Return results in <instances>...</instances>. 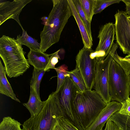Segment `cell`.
I'll list each match as a JSON object with an SVG mask.
<instances>
[{
    "instance_id": "8",
    "label": "cell",
    "mask_w": 130,
    "mask_h": 130,
    "mask_svg": "<svg viewBox=\"0 0 130 130\" xmlns=\"http://www.w3.org/2000/svg\"><path fill=\"white\" fill-rule=\"evenodd\" d=\"M93 50L84 46L76 58V68L79 70L88 89L92 90L94 80L96 60L90 54Z\"/></svg>"
},
{
    "instance_id": "18",
    "label": "cell",
    "mask_w": 130,
    "mask_h": 130,
    "mask_svg": "<svg viewBox=\"0 0 130 130\" xmlns=\"http://www.w3.org/2000/svg\"><path fill=\"white\" fill-rule=\"evenodd\" d=\"M118 112L112 115L108 120L114 122L122 130H130V116L120 114Z\"/></svg>"
},
{
    "instance_id": "38",
    "label": "cell",
    "mask_w": 130,
    "mask_h": 130,
    "mask_svg": "<svg viewBox=\"0 0 130 130\" xmlns=\"http://www.w3.org/2000/svg\"><path fill=\"white\" fill-rule=\"evenodd\" d=\"M104 130H106V129H105Z\"/></svg>"
},
{
    "instance_id": "32",
    "label": "cell",
    "mask_w": 130,
    "mask_h": 130,
    "mask_svg": "<svg viewBox=\"0 0 130 130\" xmlns=\"http://www.w3.org/2000/svg\"><path fill=\"white\" fill-rule=\"evenodd\" d=\"M52 130H60L57 123V121L53 126Z\"/></svg>"
},
{
    "instance_id": "36",
    "label": "cell",
    "mask_w": 130,
    "mask_h": 130,
    "mask_svg": "<svg viewBox=\"0 0 130 130\" xmlns=\"http://www.w3.org/2000/svg\"><path fill=\"white\" fill-rule=\"evenodd\" d=\"M128 17L129 20V21H130V17H129L128 16Z\"/></svg>"
},
{
    "instance_id": "28",
    "label": "cell",
    "mask_w": 130,
    "mask_h": 130,
    "mask_svg": "<svg viewBox=\"0 0 130 130\" xmlns=\"http://www.w3.org/2000/svg\"><path fill=\"white\" fill-rule=\"evenodd\" d=\"M60 51L59 50L54 53L50 54V59L44 71L46 72L49 71L50 69H55V66L58 62L59 59H60V57L59 55V53Z\"/></svg>"
},
{
    "instance_id": "22",
    "label": "cell",
    "mask_w": 130,
    "mask_h": 130,
    "mask_svg": "<svg viewBox=\"0 0 130 130\" xmlns=\"http://www.w3.org/2000/svg\"><path fill=\"white\" fill-rule=\"evenodd\" d=\"M70 76L77 86L82 91L88 89L79 70L77 68L69 72Z\"/></svg>"
},
{
    "instance_id": "31",
    "label": "cell",
    "mask_w": 130,
    "mask_h": 130,
    "mask_svg": "<svg viewBox=\"0 0 130 130\" xmlns=\"http://www.w3.org/2000/svg\"><path fill=\"white\" fill-rule=\"evenodd\" d=\"M126 5V10L125 11L128 17H130V0H121Z\"/></svg>"
},
{
    "instance_id": "1",
    "label": "cell",
    "mask_w": 130,
    "mask_h": 130,
    "mask_svg": "<svg viewBox=\"0 0 130 130\" xmlns=\"http://www.w3.org/2000/svg\"><path fill=\"white\" fill-rule=\"evenodd\" d=\"M53 7L41 32L40 50L44 53L58 42L61 33L72 15L67 0H52Z\"/></svg>"
},
{
    "instance_id": "23",
    "label": "cell",
    "mask_w": 130,
    "mask_h": 130,
    "mask_svg": "<svg viewBox=\"0 0 130 130\" xmlns=\"http://www.w3.org/2000/svg\"><path fill=\"white\" fill-rule=\"evenodd\" d=\"M96 0H79L82 8L89 20L91 22L94 14Z\"/></svg>"
},
{
    "instance_id": "27",
    "label": "cell",
    "mask_w": 130,
    "mask_h": 130,
    "mask_svg": "<svg viewBox=\"0 0 130 130\" xmlns=\"http://www.w3.org/2000/svg\"><path fill=\"white\" fill-rule=\"evenodd\" d=\"M57 123L60 130H79L63 117L58 118Z\"/></svg>"
},
{
    "instance_id": "34",
    "label": "cell",
    "mask_w": 130,
    "mask_h": 130,
    "mask_svg": "<svg viewBox=\"0 0 130 130\" xmlns=\"http://www.w3.org/2000/svg\"><path fill=\"white\" fill-rule=\"evenodd\" d=\"M124 58L126 59L130 60V54L126 56Z\"/></svg>"
},
{
    "instance_id": "29",
    "label": "cell",
    "mask_w": 130,
    "mask_h": 130,
    "mask_svg": "<svg viewBox=\"0 0 130 130\" xmlns=\"http://www.w3.org/2000/svg\"><path fill=\"white\" fill-rule=\"evenodd\" d=\"M121 104L122 106L118 113L130 116V98L129 97Z\"/></svg>"
},
{
    "instance_id": "21",
    "label": "cell",
    "mask_w": 130,
    "mask_h": 130,
    "mask_svg": "<svg viewBox=\"0 0 130 130\" xmlns=\"http://www.w3.org/2000/svg\"><path fill=\"white\" fill-rule=\"evenodd\" d=\"M72 1L80 18L85 24L91 40L93 41L91 29V22L88 19L83 11L81 7L79 0H72Z\"/></svg>"
},
{
    "instance_id": "6",
    "label": "cell",
    "mask_w": 130,
    "mask_h": 130,
    "mask_svg": "<svg viewBox=\"0 0 130 130\" xmlns=\"http://www.w3.org/2000/svg\"><path fill=\"white\" fill-rule=\"evenodd\" d=\"M80 91L69 75L66 77L59 90L56 92L63 117L79 130H83L76 119L74 108V102L78 92Z\"/></svg>"
},
{
    "instance_id": "25",
    "label": "cell",
    "mask_w": 130,
    "mask_h": 130,
    "mask_svg": "<svg viewBox=\"0 0 130 130\" xmlns=\"http://www.w3.org/2000/svg\"><path fill=\"white\" fill-rule=\"evenodd\" d=\"M121 0H96L94 10V14L101 13L109 6L115 3H119Z\"/></svg>"
},
{
    "instance_id": "35",
    "label": "cell",
    "mask_w": 130,
    "mask_h": 130,
    "mask_svg": "<svg viewBox=\"0 0 130 130\" xmlns=\"http://www.w3.org/2000/svg\"><path fill=\"white\" fill-rule=\"evenodd\" d=\"M128 78H129V82L130 85V74L128 75Z\"/></svg>"
},
{
    "instance_id": "2",
    "label": "cell",
    "mask_w": 130,
    "mask_h": 130,
    "mask_svg": "<svg viewBox=\"0 0 130 130\" xmlns=\"http://www.w3.org/2000/svg\"><path fill=\"white\" fill-rule=\"evenodd\" d=\"M0 56L9 77L22 75L30 67L22 45L14 38L5 35L0 38Z\"/></svg>"
},
{
    "instance_id": "9",
    "label": "cell",
    "mask_w": 130,
    "mask_h": 130,
    "mask_svg": "<svg viewBox=\"0 0 130 130\" xmlns=\"http://www.w3.org/2000/svg\"><path fill=\"white\" fill-rule=\"evenodd\" d=\"M115 34V25L113 23H106L100 28L98 36L99 43L90 54L96 61L104 60L109 54L114 43Z\"/></svg>"
},
{
    "instance_id": "12",
    "label": "cell",
    "mask_w": 130,
    "mask_h": 130,
    "mask_svg": "<svg viewBox=\"0 0 130 130\" xmlns=\"http://www.w3.org/2000/svg\"><path fill=\"white\" fill-rule=\"evenodd\" d=\"M122 105L116 101L109 102L86 130H103L106 123L112 115L119 110Z\"/></svg>"
},
{
    "instance_id": "30",
    "label": "cell",
    "mask_w": 130,
    "mask_h": 130,
    "mask_svg": "<svg viewBox=\"0 0 130 130\" xmlns=\"http://www.w3.org/2000/svg\"><path fill=\"white\" fill-rule=\"evenodd\" d=\"M106 130H119V128L113 121L108 120L106 123Z\"/></svg>"
},
{
    "instance_id": "4",
    "label": "cell",
    "mask_w": 130,
    "mask_h": 130,
    "mask_svg": "<svg viewBox=\"0 0 130 130\" xmlns=\"http://www.w3.org/2000/svg\"><path fill=\"white\" fill-rule=\"evenodd\" d=\"M44 101L40 112L24 122L22 130H52L58 119L63 117L55 91L51 93Z\"/></svg>"
},
{
    "instance_id": "13",
    "label": "cell",
    "mask_w": 130,
    "mask_h": 130,
    "mask_svg": "<svg viewBox=\"0 0 130 130\" xmlns=\"http://www.w3.org/2000/svg\"><path fill=\"white\" fill-rule=\"evenodd\" d=\"M67 1L71 12L72 15L75 18L79 29L84 46L91 49L93 44V41L89 36L85 24L80 18L72 0Z\"/></svg>"
},
{
    "instance_id": "11",
    "label": "cell",
    "mask_w": 130,
    "mask_h": 130,
    "mask_svg": "<svg viewBox=\"0 0 130 130\" xmlns=\"http://www.w3.org/2000/svg\"><path fill=\"white\" fill-rule=\"evenodd\" d=\"M32 0H14L0 2V25L8 19H13L23 29L19 19V15L23 8Z\"/></svg>"
},
{
    "instance_id": "10",
    "label": "cell",
    "mask_w": 130,
    "mask_h": 130,
    "mask_svg": "<svg viewBox=\"0 0 130 130\" xmlns=\"http://www.w3.org/2000/svg\"><path fill=\"white\" fill-rule=\"evenodd\" d=\"M117 43L124 54H130V21L125 11L119 10L115 15Z\"/></svg>"
},
{
    "instance_id": "24",
    "label": "cell",
    "mask_w": 130,
    "mask_h": 130,
    "mask_svg": "<svg viewBox=\"0 0 130 130\" xmlns=\"http://www.w3.org/2000/svg\"><path fill=\"white\" fill-rule=\"evenodd\" d=\"M68 67L65 64L56 68L55 70L57 75V87L55 92L58 91L63 84L66 77L70 75L69 73Z\"/></svg>"
},
{
    "instance_id": "19",
    "label": "cell",
    "mask_w": 130,
    "mask_h": 130,
    "mask_svg": "<svg viewBox=\"0 0 130 130\" xmlns=\"http://www.w3.org/2000/svg\"><path fill=\"white\" fill-rule=\"evenodd\" d=\"M45 72L44 70H38L34 68L32 76L30 82V87L34 89L40 98L39 95L40 84Z\"/></svg>"
},
{
    "instance_id": "3",
    "label": "cell",
    "mask_w": 130,
    "mask_h": 130,
    "mask_svg": "<svg viewBox=\"0 0 130 130\" xmlns=\"http://www.w3.org/2000/svg\"><path fill=\"white\" fill-rule=\"evenodd\" d=\"M107 104L95 90L79 91L74 102L76 119L83 130H86Z\"/></svg>"
},
{
    "instance_id": "37",
    "label": "cell",
    "mask_w": 130,
    "mask_h": 130,
    "mask_svg": "<svg viewBox=\"0 0 130 130\" xmlns=\"http://www.w3.org/2000/svg\"><path fill=\"white\" fill-rule=\"evenodd\" d=\"M119 130H122L121 129H120L119 128Z\"/></svg>"
},
{
    "instance_id": "33",
    "label": "cell",
    "mask_w": 130,
    "mask_h": 130,
    "mask_svg": "<svg viewBox=\"0 0 130 130\" xmlns=\"http://www.w3.org/2000/svg\"><path fill=\"white\" fill-rule=\"evenodd\" d=\"M41 19L43 22V24L45 25L47 21L48 17H43L41 18Z\"/></svg>"
},
{
    "instance_id": "5",
    "label": "cell",
    "mask_w": 130,
    "mask_h": 130,
    "mask_svg": "<svg viewBox=\"0 0 130 130\" xmlns=\"http://www.w3.org/2000/svg\"><path fill=\"white\" fill-rule=\"evenodd\" d=\"M108 88L111 101L122 103L129 98L130 86L128 75L113 59L109 69Z\"/></svg>"
},
{
    "instance_id": "16",
    "label": "cell",
    "mask_w": 130,
    "mask_h": 130,
    "mask_svg": "<svg viewBox=\"0 0 130 130\" xmlns=\"http://www.w3.org/2000/svg\"><path fill=\"white\" fill-rule=\"evenodd\" d=\"M0 93L20 103L11 87L6 76L5 67L0 60Z\"/></svg>"
},
{
    "instance_id": "26",
    "label": "cell",
    "mask_w": 130,
    "mask_h": 130,
    "mask_svg": "<svg viewBox=\"0 0 130 130\" xmlns=\"http://www.w3.org/2000/svg\"><path fill=\"white\" fill-rule=\"evenodd\" d=\"M113 59L120 65L127 75L130 74V60L120 56L116 51L114 54Z\"/></svg>"
},
{
    "instance_id": "15",
    "label": "cell",
    "mask_w": 130,
    "mask_h": 130,
    "mask_svg": "<svg viewBox=\"0 0 130 130\" xmlns=\"http://www.w3.org/2000/svg\"><path fill=\"white\" fill-rule=\"evenodd\" d=\"M30 93L28 102L23 105L29 110L31 117H35L41 112L43 106L44 101H42L34 88L30 87Z\"/></svg>"
},
{
    "instance_id": "14",
    "label": "cell",
    "mask_w": 130,
    "mask_h": 130,
    "mask_svg": "<svg viewBox=\"0 0 130 130\" xmlns=\"http://www.w3.org/2000/svg\"><path fill=\"white\" fill-rule=\"evenodd\" d=\"M29 64L38 70H45L49 62L50 56L40 50H30L27 55Z\"/></svg>"
},
{
    "instance_id": "17",
    "label": "cell",
    "mask_w": 130,
    "mask_h": 130,
    "mask_svg": "<svg viewBox=\"0 0 130 130\" xmlns=\"http://www.w3.org/2000/svg\"><path fill=\"white\" fill-rule=\"evenodd\" d=\"M22 30V35L21 36L19 35L17 36L16 39L17 41L21 45H25L30 50H40V43H38L37 40L29 36L24 29Z\"/></svg>"
},
{
    "instance_id": "20",
    "label": "cell",
    "mask_w": 130,
    "mask_h": 130,
    "mask_svg": "<svg viewBox=\"0 0 130 130\" xmlns=\"http://www.w3.org/2000/svg\"><path fill=\"white\" fill-rule=\"evenodd\" d=\"M21 125L10 117H4L0 124V130H22L21 128Z\"/></svg>"
},
{
    "instance_id": "7",
    "label": "cell",
    "mask_w": 130,
    "mask_h": 130,
    "mask_svg": "<svg viewBox=\"0 0 130 130\" xmlns=\"http://www.w3.org/2000/svg\"><path fill=\"white\" fill-rule=\"evenodd\" d=\"M118 47L117 43H114L105 59L101 61H96L93 88L107 104L111 101L108 88L109 69L114 54Z\"/></svg>"
}]
</instances>
